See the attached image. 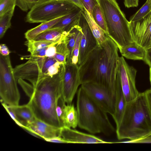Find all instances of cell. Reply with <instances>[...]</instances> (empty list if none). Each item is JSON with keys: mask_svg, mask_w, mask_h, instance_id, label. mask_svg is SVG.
<instances>
[{"mask_svg": "<svg viewBox=\"0 0 151 151\" xmlns=\"http://www.w3.org/2000/svg\"><path fill=\"white\" fill-rule=\"evenodd\" d=\"M65 65L52 76H45L32 85L19 79L18 83L29 97L27 104L35 117L47 123L62 127L56 112L58 101L62 96Z\"/></svg>", "mask_w": 151, "mask_h": 151, "instance_id": "6da1fadb", "label": "cell"}, {"mask_svg": "<svg viewBox=\"0 0 151 151\" xmlns=\"http://www.w3.org/2000/svg\"><path fill=\"white\" fill-rule=\"evenodd\" d=\"M119 49L108 35L79 68L81 85L92 82L103 86L115 94Z\"/></svg>", "mask_w": 151, "mask_h": 151, "instance_id": "7a4b0ae2", "label": "cell"}, {"mask_svg": "<svg viewBox=\"0 0 151 151\" xmlns=\"http://www.w3.org/2000/svg\"><path fill=\"white\" fill-rule=\"evenodd\" d=\"M151 132V116L145 92L127 103L119 125L116 127L118 139H136Z\"/></svg>", "mask_w": 151, "mask_h": 151, "instance_id": "3957f363", "label": "cell"}, {"mask_svg": "<svg viewBox=\"0 0 151 151\" xmlns=\"http://www.w3.org/2000/svg\"><path fill=\"white\" fill-rule=\"evenodd\" d=\"M78 126L92 134L102 133L109 136L115 129L107 113L102 110L80 86L77 92Z\"/></svg>", "mask_w": 151, "mask_h": 151, "instance_id": "277c9868", "label": "cell"}, {"mask_svg": "<svg viewBox=\"0 0 151 151\" xmlns=\"http://www.w3.org/2000/svg\"><path fill=\"white\" fill-rule=\"evenodd\" d=\"M102 10L108 36L117 45L119 49L134 42L129 22L121 10L116 0H97Z\"/></svg>", "mask_w": 151, "mask_h": 151, "instance_id": "5b68a950", "label": "cell"}, {"mask_svg": "<svg viewBox=\"0 0 151 151\" xmlns=\"http://www.w3.org/2000/svg\"><path fill=\"white\" fill-rule=\"evenodd\" d=\"M77 7L64 0H47L34 6L28 13L26 21L29 23L48 21L67 15Z\"/></svg>", "mask_w": 151, "mask_h": 151, "instance_id": "8992f818", "label": "cell"}, {"mask_svg": "<svg viewBox=\"0 0 151 151\" xmlns=\"http://www.w3.org/2000/svg\"><path fill=\"white\" fill-rule=\"evenodd\" d=\"M9 55H0V96L1 103L9 106L19 105L20 95Z\"/></svg>", "mask_w": 151, "mask_h": 151, "instance_id": "52a82bcc", "label": "cell"}, {"mask_svg": "<svg viewBox=\"0 0 151 151\" xmlns=\"http://www.w3.org/2000/svg\"><path fill=\"white\" fill-rule=\"evenodd\" d=\"M137 71L129 66L122 56L119 57L116 83L121 87L127 103L135 99L139 95L135 85Z\"/></svg>", "mask_w": 151, "mask_h": 151, "instance_id": "ba28073f", "label": "cell"}, {"mask_svg": "<svg viewBox=\"0 0 151 151\" xmlns=\"http://www.w3.org/2000/svg\"><path fill=\"white\" fill-rule=\"evenodd\" d=\"M89 97L103 111L113 116L115 111V94L105 86L92 82L81 85Z\"/></svg>", "mask_w": 151, "mask_h": 151, "instance_id": "9c48e42d", "label": "cell"}, {"mask_svg": "<svg viewBox=\"0 0 151 151\" xmlns=\"http://www.w3.org/2000/svg\"><path fill=\"white\" fill-rule=\"evenodd\" d=\"M46 57H40L31 55L25 63L16 66L14 73L17 81L19 79L26 80L32 85L46 76L42 73V67Z\"/></svg>", "mask_w": 151, "mask_h": 151, "instance_id": "30bf717a", "label": "cell"}, {"mask_svg": "<svg viewBox=\"0 0 151 151\" xmlns=\"http://www.w3.org/2000/svg\"><path fill=\"white\" fill-rule=\"evenodd\" d=\"M63 83L62 96L66 103L71 104L81 85L78 65L66 63Z\"/></svg>", "mask_w": 151, "mask_h": 151, "instance_id": "8fae6325", "label": "cell"}, {"mask_svg": "<svg viewBox=\"0 0 151 151\" xmlns=\"http://www.w3.org/2000/svg\"><path fill=\"white\" fill-rule=\"evenodd\" d=\"M78 25L81 27L82 32L78 63V66L79 67L99 45L89 27L83 11L79 17Z\"/></svg>", "mask_w": 151, "mask_h": 151, "instance_id": "7c38bea8", "label": "cell"}, {"mask_svg": "<svg viewBox=\"0 0 151 151\" xmlns=\"http://www.w3.org/2000/svg\"><path fill=\"white\" fill-rule=\"evenodd\" d=\"M130 29L134 42L146 50L151 47V12L143 19L129 22Z\"/></svg>", "mask_w": 151, "mask_h": 151, "instance_id": "4fadbf2b", "label": "cell"}, {"mask_svg": "<svg viewBox=\"0 0 151 151\" xmlns=\"http://www.w3.org/2000/svg\"><path fill=\"white\" fill-rule=\"evenodd\" d=\"M60 136L68 143H114L104 141L93 135L83 133L66 127H61Z\"/></svg>", "mask_w": 151, "mask_h": 151, "instance_id": "5bb4252c", "label": "cell"}, {"mask_svg": "<svg viewBox=\"0 0 151 151\" xmlns=\"http://www.w3.org/2000/svg\"><path fill=\"white\" fill-rule=\"evenodd\" d=\"M61 128L49 124L35 118L29 123L24 129L27 132L34 133L45 139L60 137Z\"/></svg>", "mask_w": 151, "mask_h": 151, "instance_id": "9a60e30c", "label": "cell"}, {"mask_svg": "<svg viewBox=\"0 0 151 151\" xmlns=\"http://www.w3.org/2000/svg\"><path fill=\"white\" fill-rule=\"evenodd\" d=\"M82 10L77 7L69 14L62 17L51 28H57L68 32L78 22ZM50 28V29H51Z\"/></svg>", "mask_w": 151, "mask_h": 151, "instance_id": "2e32d148", "label": "cell"}, {"mask_svg": "<svg viewBox=\"0 0 151 151\" xmlns=\"http://www.w3.org/2000/svg\"><path fill=\"white\" fill-rule=\"evenodd\" d=\"M122 56L134 60H144L146 50L134 42L122 47L119 49Z\"/></svg>", "mask_w": 151, "mask_h": 151, "instance_id": "e0dca14e", "label": "cell"}, {"mask_svg": "<svg viewBox=\"0 0 151 151\" xmlns=\"http://www.w3.org/2000/svg\"><path fill=\"white\" fill-rule=\"evenodd\" d=\"M9 106L15 114L22 125L21 127L23 129L26 128L29 123L32 122L36 118L32 110L27 104Z\"/></svg>", "mask_w": 151, "mask_h": 151, "instance_id": "ac0fdd59", "label": "cell"}, {"mask_svg": "<svg viewBox=\"0 0 151 151\" xmlns=\"http://www.w3.org/2000/svg\"><path fill=\"white\" fill-rule=\"evenodd\" d=\"M127 102L120 86L116 83L115 106V111L112 116L116 127L119 124L124 111Z\"/></svg>", "mask_w": 151, "mask_h": 151, "instance_id": "d6986e66", "label": "cell"}, {"mask_svg": "<svg viewBox=\"0 0 151 151\" xmlns=\"http://www.w3.org/2000/svg\"><path fill=\"white\" fill-rule=\"evenodd\" d=\"M78 116L77 109L72 103L66 104L64 106L61 119L62 127L75 128L78 126Z\"/></svg>", "mask_w": 151, "mask_h": 151, "instance_id": "ffe728a7", "label": "cell"}, {"mask_svg": "<svg viewBox=\"0 0 151 151\" xmlns=\"http://www.w3.org/2000/svg\"><path fill=\"white\" fill-rule=\"evenodd\" d=\"M68 32L57 28H51L38 35L34 40L58 43L64 40Z\"/></svg>", "mask_w": 151, "mask_h": 151, "instance_id": "44dd1931", "label": "cell"}, {"mask_svg": "<svg viewBox=\"0 0 151 151\" xmlns=\"http://www.w3.org/2000/svg\"><path fill=\"white\" fill-rule=\"evenodd\" d=\"M83 12L92 32L99 45L104 42L108 35L95 22L92 15L84 8Z\"/></svg>", "mask_w": 151, "mask_h": 151, "instance_id": "7402d4cb", "label": "cell"}, {"mask_svg": "<svg viewBox=\"0 0 151 151\" xmlns=\"http://www.w3.org/2000/svg\"><path fill=\"white\" fill-rule=\"evenodd\" d=\"M62 17L42 22L38 26L28 30L25 33V38L27 40H34L38 35L51 28Z\"/></svg>", "mask_w": 151, "mask_h": 151, "instance_id": "603a6c76", "label": "cell"}, {"mask_svg": "<svg viewBox=\"0 0 151 151\" xmlns=\"http://www.w3.org/2000/svg\"><path fill=\"white\" fill-rule=\"evenodd\" d=\"M81 30V27L77 24L73 27L68 32L67 35L65 39V41L68 53L66 63H70L73 50L77 37Z\"/></svg>", "mask_w": 151, "mask_h": 151, "instance_id": "cb8c5ba5", "label": "cell"}, {"mask_svg": "<svg viewBox=\"0 0 151 151\" xmlns=\"http://www.w3.org/2000/svg\"><path fill=\"white\" fill-rule=\"evenodd\" d=\"M56 53L54 58L58 62L65 65L66 63L68 53L65 39L56 45Z\"/></svg>", "mask_w": 151, "mask_h": 151, "instance_id": "d4e9b609", "label": "cell"}, {"mask_svg": "<svg viewBox=\"0 0 151 151\" xmlns=\"http://www.w3.org/2000/svg\"><path fill=\"white\" fill-rule=\"evenodd\" d=\"M57 43L42 41H36L34 40H28L26 43L27 50L32 55L36 53L51 45Z\"/></svg>", "mask_w": 151, "mask_h": 151, "instance_id": "484cf974", "label": "cell"}, {"mask_svg": "<svg viewBox=\"0 0 151 151\" xmlns=\"http://www.w3.org/2000/svg\"><path fill=\"white\" fill-rule=\"evenodd\" d=\"M15 8L0 16V39L4 35L7 30L11 26V21L13 16Z\"/></svg>", "mask_w": 151, "mask_h": 151, "instance_id": "4316f807", "label": "cell"}, {"mask_svg": "<svg viewBox=\"0 0 151 151\" xmlns=\"http://www.w3.org/2000/svg\"><path fill=\"white\" fill-rule=\"evenodd\" d=\"M91 15L95 22L108 35L107 29L104 15L99 4L94 7Z\"/></svg>", "mask_w": 151, "mask_h": 151, "instance_id": "83f0119b", "label": "cell"}, {"mask_svg": "<svg viewBox=\"0 0 151 151\" xmlns=\"http://www.w3.org/2000/svg\"><path fill=\"white\" fill-rule=\"evenodd\" d=\"M151 12L150 0H147L143 6L130 18V22H135L144 18Z\"/></svg>", "mask_w": 151, "mask_h": 151, "instance_id": "f1b7e54d", "label": "cell"}, {"mask_svg": "<svg viewBox=\"0 0 151 151\" xmlns=\"http://www.w3.org/2000/svg\"><path fill=\"white\" fill-rule=\"evenodd\" d=\"M47 0H16V6L23 11L27 12L37 4Z\"/></svg>", "mask_w": 151, "mask_h": 151, "instance_id": "f546056e", "label": "cell"}, {"mask_svg": "<svg viewBox=\"0 0 151 151\" xmlns=\"http://www.w3.org/2000/svg\"><path fill=\"white\" fill-rule=\"evenodd\" d=\"M16 0H0V16L15 8Z\"/></svg>", "mask_w": 151, "mask_h": 151, "instance_id": "4dcf8cb0", "label": "cell"}, {"mask_svg": "<svg viewBox=\"0 0 151 151\" xmlns=\"http://www.w3.org/2000/svg\"><path fill=\"white\" fill-rule=\"evenodd\" d=\"M82 35V32L81 30L77 37L72 54L70 63L75 65H78L80 44Z\"/></svg>", "mask_w": 151, "mask_h": 151, "instance_id": "1f68e13d", "label": "cell"}, {"mask_svg": "<svg viewBox=\"0 0 151 151\" xmlns=\"http://www.w3.org/2000/svg\"><path fill=\"white\" fill-rule=\"evenodd\" d=\"M84 8L92 15L94 6L98 4L97 0H80Z\"/></svg>", "mask_w": 151, "mask_h": 151, "instance_id": "d6a6232c", "label": "cell"}, {"mask_svg": "<svg viewBox=\"0 0 151 151\" xmlns=\"http://www.w3.org/2000/svg\"><path fill=\"white\" fill-rule=\"evenodd\" d=\"M57 62V61L53 57H46L42 67V74L44 76H47L46 75L48 68Z\"/></svg>", "mask_w": 151, "mask_h": 151, "instance_id": "836d02e7", "label": "cell"}, {"mask_svg": "<svg viewBox=\"0 0 151 151\" xmlns=\"http://www.w3.org/2000/svg\"><path fill=\"white\" fill-rule=\"evenodd\" d=\"M116 143H151V132L145 136L140 138L134 140H130L124 142H116Z\"/></svg>", "mask_w": 151, "mask_h": 151, "instance_id": "e575fe53", "label": "cell"}, {"mask_svg": "<svg viewBox=\"0 0 151 151\" xmlns=\"http://www.w3.org/2000/svg\"><path fill=\"white\" fill-rule=\"evenodd\" d=\"M56 44L51 45L47 48L46 52V57H54L56 53Z\"/></svg>", "mask_w": 151, "mask_h": 151, "instance_id": "d590c367", "label": "cell"}, {"mask_svg": "<svg viewBox=\"0 0 151 151\" xmlns=\"http://www.w3.org/2000/svg\"><path fill=\"white\" fill-rule=\"evenodd\" d=\"M139 0H124V4L126 7H137L138 5Z\"/></svg>", "mask_w": 151, "mask_h": 151, "instance_id": "8d00e7d4", "label": "cell"}, {"mask_svg": "<svg viewBox=\"0 0 151 151\" xmlns=\"http://www.w3.org/2000/svg\"><path fill=\"white\" fill-rule=\"evenodd\" d=\"M145 92L149 110L151 116V89Z\"/></svg>", "mask_w": 151, "mask_h": 151, "instance_id": "74e56055", "label": "cell"}, {"mask_svg": "<svg viewBox=\"0 0 151 151\" xmlns=\"http://www.w3.org/2000/svg\"><path fill=\"white\" fill-rule=\"evenodd\" d=\"M151 68V47L146 50V54L144 60Z\"/></svg>", "mask_w": 151, "mask_h": 151, "instance_id": "f35d334b", "label": "cell"}, {"mask_svg": "<svg viewBox=\"0 0 151 151\" xmlns=\"http://www.w3.org/2000/svg\"><path fill=\"white\" fill-rule=\"evenodd\" d=\"M0 55L4 56L9 55L10 51L7 47L4 44H1L0 45Z\"/></svg>", "mask_w": 151, "mask_h": 151, "instance_id": "ab89813d", "label": "cell"}, {"mask_svg": "<svg viewBox=\"0 0 151 151\" xmlns=\"http://www.w3.org/2000/svg\"><path fill=\"white\" fill-rule=\"evenodd\" d=\"M44 140L46 141L50 142L57 143H68L67 141L60 137H58L50 139H45Z\"/></svg>", "mask_w": 151, "mask_h": 151, "instance_id": "60d3db41", "label": "cell"}, {"mask_svg": "<svg viewBox=\"0 0 151 151\" xmlns=\"http://www.w3.org/2000/svg\"><path fill=\"white\" fill-rule=\"evenodd\" d=\"M73 4L81 8L83 11L84 10V7L80 0H64Z\"/></svg>", "mask_w": 151, "mask_h": 151, "instance_id": "b9f144b4", "label": "cell"}, {"mask_svg": "<svg viewBox=\"0 0 151 151\" xmlns=\"http://www.w3.org/2000/svg\"><path fill=\"white\" fill-rule=\"evenodd\" d=\"M45 48L42 50L32 55H31L38 57H46V52L47 48Z\"/></svg>", "mask_w": 151, "mask_h": 151, "instance_id": "7bdbcfd3", "label": "cell"}, {"mask_svg": "<svg viewBox=\"0 0 151 151\" xmlns=\"http://www.w3.org/2000/svg\"><path fill=\"white\" fill-rule=\"evenodd\" d=\"M149 73H150V80L151 85V68H150L149 70Z\"/></svg>", "mask_w": 151, "mask_h": 151, "instance_id": "ee69618b", "label": "cell"}, {"mask_svg": "<svg viewBox=\"0 0 151 151\" xmlns=\"http://www.w3.org/2000/svg\"><path fill=\"white\" fill-rule=\"evenodd\" d=\"M150 5H151V0H150Z\"/></svg>", "mask_w": 151, "mask_h": 151, "instance_id": "f6af8a7d", "label": "cell"}]
</instances>
